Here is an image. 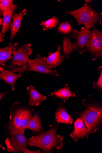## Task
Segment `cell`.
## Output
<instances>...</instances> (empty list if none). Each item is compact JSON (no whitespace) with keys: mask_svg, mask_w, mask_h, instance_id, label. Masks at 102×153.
<instances>
[{"mask_svg":"<svg viewBox=\"0 0 102 153\" xmlns=\"http://www.w3.org/2000/svg\"><path fill=\"white\" fill-rule=\"evenodd\" d=\"M31 107L19 102L13 105L10 109V119L7 126L10 135L24 134L28 121L33 114L34 109Z\"/></svg>","mask_w":102,"mask_h":153,"instance_id":"6da1fadb","label":"cell"},{"mask_svg":"<svg viewBox=\"0 0 102 153\" xmlns=\"http://www.w3.org/2000/svg\"><path fill=\"white\" fill-rule=\"evenodd\" d=\"M57 129L53 127L46 132L32 136L28 141V145L38 147L47 153L51 152L55 148L60 149L63 146V137L56 134Z\"/></svg>","mask_w":102,"mask_h":153,"instance_id":"7a4b0ae2","label":"cell"},{"mask_svg":"<svg viewBox=\"0 0 102 153\" xmlns=\"http://www.w3.org/2000/svg\"><path fill=\"white\" fill-rule=\"evenodd\" d=\"M66 14L74 17L79 25H83L86 28L92 29L98 23L101 25L102 13L96 11L93 5L86 3L83 6L75 10L67 11Z\"/></svg>","mask_w":102,"mask_h":153,"instance_id":"3957f363","label":"cell"},{"mask_svg":"<svg viewBox=\"0 0 102 153\" xmlns=\"http://www.w3.org/2000/svg\"><path fill=\"white\" fill-rule=\"evenodd\" d=\"M32 53L31 45L30 43L19 47L13 54V57L12 61L4 68L13 72L24 73L26 71L28 62L30 59L29 57Z\"/></svg>","mask_w":102,"mask_h":153,"instance_id":"277c9868","label":"cell"},{"mask_svg":"<svg viewBox=\"0 0 102 153\" xmlns=\"http://www.w3.org/2000/svg\"><path fill=\"white\" fill-rule=\"evenodd\" d=\"M80 117L87 129L91 132L102 120V107L96 105H89L81 114Z\"/></svg>","mask_w":102,"mask_h":153,"instance_id":"5b68a950","label":"cell"},{"mask_svg":"<svg viewBox=\"0 0 102 153\" xmlns=\"http://www.w3.org/2000/svg\"><path fill=\"white\" fill-rule=\"evenodd\" d=\"M28 140L24 134L18 133L10 135L5 141L7 149L9 152L14 153L22 152L25 153H31V151L28 149Z\"/></svg>","mask_w":102,"mask_h":153,"instance_id":"8992f818","label":"cell"},{"mask_svg":"<svg viewBox=\"0 0 102 153\" xmlns=\"http://www.w3.org/2000/svg\"><path fill=\"white\" fill-rule=\"evenodd\" d=\"M92 37L85 46L86 49L92 54L93 60L102 57V32L93 27Z\"/></svg>","mask_w":102,"mask_h":153,"instance_id":"52a82bcc","label":"cell"},{"mask_svg":"<svg viewBox=\"0 0 102 153\" xmlns=\"http://www.w3.org/2000/svg\"><path fill=\"white\" fill-rule=\"evenodd\" d=\"M26 71H34L40 73L59 76L60 74L57 71L52 70L48 68L44 62L42 57L39 54L33 59H29Z\"/></svg>","mask_w":102,"mask_h":153,"instance_id":"ba28073f","label":"cell"},{"mask_svg":"<svg viewBox=\"0 0 102 153\" xmlns=\"http://www.w3.org/2000/svg\"><path fill=\"white\" fill-rule=\"evenodd\" d=\"M92 31L83 27L80 30H74L71 36L75 39L74 44L75 51L80 53H83L85 51L86 44L91 39Z\"/></svg>","mask_w":102,"mask_h":153,"instance_id":"9c48e42d","label":"cell"},{"mask_svg":"<svg viewBox=\"0 0 102 153\" xmlns=\"http://www.w3.org/2000/svg\"><path fill=\"white\" fill-rule=\"evenodd\" d=\"M57 51L54 53H50L47 57H44L43 60L50 68H56L59 66L64 60L63 55L61 53L62 47L57 45Z\"/></svg>","mask_w":102,"mask_h":153,"instance_id":"30bf717a","label":"cell"},{"mask_svg":"<svg viewBox=\"0 0 102 153\" xmlns=\"http://www.w3.org/2000/svg\"><path fill=\"white\" fill-rule=\"evenodd\" d=\"M18 45L10 42L6 47L0 49V72L4 70L6 62L13 58L12 55L16 51Z\"/></svg>","mask_w":102,"mask_h":153,"instance_id":"8fae6325","label":"cell"},{"mask_svg":"<svg viewBox=\"0 0 102 153\" xmlns=\"http://www.w3.org/2000/svg\"><path fill=\"white\" fill-rule=\"evenodd\" d=\"M17 7L16 4H13L11 7L4 13L2 29L0 32V42H2L5 39V34L9 31L12 17Z\"/></svg>","mask_w":102,"mask_h":153,"instance_id":"7c38bea8","label":"cell"},{"mask_svg":"<svg viewBox=\"0 0 102 153\" xmlns=\"http://www.w3.org/2000/svg\"><path fill=\"white\" fill-rule=\"evenodd\" d=\"M27 10L25 9L18 13H15L12 18L10 30L11 31L10 39L11 41L19 31L23 16L26 14Z\"/></svg>","mask_w":102,"mask_h":153,"instance_id":"4fadbf2b","label":"cell"},{"mask_svg":"<svg viewBox=\"0 0 102 153\" xmlns=\"http://www.w3.org/2000/svg\"><path fill=\"white\" fill-rule=\"evenodd\" d=\"M27 90L29 97L28 104L32 107L38 105L47 99L46 96L39 93L32 85L27 87Z\"/></svg>","mask_w":102,"mask_h":153,"instance_id":"5bb4252c","label":"cell"},{"mask_svg":"<svg viewBox=\"0 0 102 153\" xmlns=\"http://www.w3.org/2000/svg\"><path fill=\"white\" fill-rule=\"evenodd\" d=\"M74 127L75 130L71 134L70 136L75 141L78 140L91 133L85 128L81 119H77L74 123Z\"/></svg>","mask_w":102,"mask_h":153,"instance_id":"9a60e30c","label":"cell"},{"mask_svg":"<svg viewBox=\"0 0 102 153\" xmlns=\"http://www.w3.org/2000/svg\"><path fill=\"white\" fill-rule=\"evenodd\" d=\"M22 76L20 73L16 74L8 69H5L0 73V79L4 80L9 85L13 91L15 90L16 82Z\"/></svg>","mask_w":102,"mask_h":153,"instance_id":"2e32d148","label":"cell"},{"mask_svg":"<svg viewBox=\"0 0 102 153\" xmlns=\"http://www.w3.org/2000/svg\"><path fill=\"white\" fill-rule=\"evenodd\" d=\"M56 121L58 123L71 124L73 119L67 112L66 109L61 106L55 113Z\"/></svg>","mask_w":102,"mask_h":153,"instance_id":"e0dca14e","label":"cell"},{"mask_svg":"<svg viewBox=\"0 0 102 153\" xmlns=\"http://www.w3.org/2000/svg\"><path fill=\"white\" fill-rule=\"evenodd\" d=\"M51 95L56 98L63 100L65 102L66 100H68L70 97L75 96L74 93L69 90L67 85L62 88L55 91L51 94Z\"/></svg>","mask_w":102,"mask_h":153,"instance_id":"ac0fdd59","label":"cell"},{"mask_svg":"<svg viewBox=\"0 0 102 153\" xmlns=\"http://www.w3.org/2000/svg\"><path fill=\"white\" fill-rule=\"evenodd\" d=\"M26 128L35 132L40 131L42 128V125L39 117L35 115L31 117L28 121Z\"/></svg>","mask_w":102,"mask_h":153,"instance_id":"d6986e66","label":"cell"},{"mask_svg":"<svg viewBox=\"0 0 102 153\" xmlns=\"http://www.w3.org/2000/svg\"><path fill=\"white\" fill-rule=\"evenodd\" d=\"M63 57L67 59L69 58L72 53L75 51L74 44L72 43L69 38L66 36L63 38Z\"/></svg>","mask_w":102,"mask_h":153,"instance_id":"ffe728a7","label":"cell"},{"mask_svg":"<svg viewBox=\"0 0 102 153\" xmlns=\"http://www.w3.org/2000/svg\"><path fill=\"white\" fill-rule=\"evenodd\" d=\"M74 30L72 29L71 26L69 22L68 21H66L59 23L56 31L58 34L66 35L72 33Z\"/></svg>","mask_w":102,"mask_h":153,"instance_id":"44dd1931","label":"cell"},{"mask_svg":"<svg viewBox=\"0 0 102 153\" xmlns=\"http://www.w3.org/2000/svg\"><path fill=\"white\" fill-rule=\"evenodd\" d=\"M59 23V19L56 16H54L45 21H42L40 24L43 27L44 31L51 30L52 29Z\"/></svg>","mask_w":102,"mask_h":153,"instance_id":"7402d4cb","label":"cell"},{"mask_svg":"<svg viewBox=\"0 0 102 153\" xmlns=\"http://www.w3.org/2000/svg\"><path fill=\"white\" fill-rule=\"evenodd\" d=\"M13 5V0H0V17H3L4 12Z\"/></svg>","mask_w":102,"mask_h":153,"instance_id":"603a6c76","label":"cell"},{"mask_svg":"<svg viewBox=\"0 0 102 153\" xmlns=\"http://www.w3.org/2000/svg\"><path fill=\"white\" fill-rule=\"evenodd\" d=\"M98 71L100 75L98 81L94 82V88L96 89L101 90L102 88V67L100 66L98 68Z\"/></svg>","mask_w":102,"mask_h":153,"instance_id":"cb8c5ba5","label":"cell"},{"mask_svg":"<svg viewBox=\"0 0 102 153\" xmlns=\"http://www.w3.org/2000/svg\"><path fill=\"white\" fill-rule=\"evenodd\" d=\"M8 91L5 92H0V100H1L3 97L8 93Z\"/></svg>","mask_w":102,"mask_h":153,"instance_id":"d4e9b609","label":"cell"},{"mask_svg":"<svg viewBox=\"0 0 102 153\" xmlns=\"http://www.w3.org/2000/svg\"><path fill=\"white\" fill-rule=\"evenodd\" d=\"M3 20V18H0V28H1V26H2Z\"/></svg>","mask_w":102,"mask_h":153,"instance_id":"484cf974","label":"cell"},{"mask_svg":"<svg viewBox=\"0 0 102 153\" xmlns=\"http://www.w3.org/2000/svg\"><path fill=\"white\" fill-rule=\"evenodd\" d=\"M92 1H91V0H85V2L86 3V4H90Z\"/></svg>","mask_w":102,"mask_h":153,"instance_id":"4316f807","label":"cell"}]
</instances>
